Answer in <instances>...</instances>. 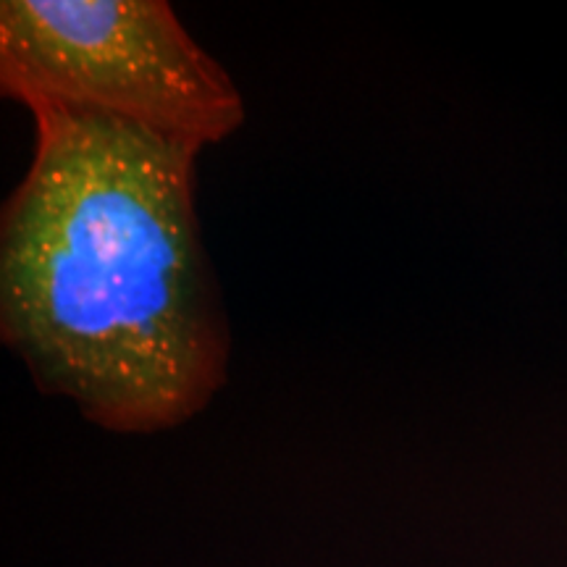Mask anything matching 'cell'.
<instances>
[{
  "instance_id": "1",
  "label": "cell",
  "mask_w": 567,
  "mask_h": 567,
  "mask_svg": "<svg viewBox=\"0 0 567 567\" xmlns=\"http://www.w3.org/2000/svg\"><path fill=\"white\" fill-rule=\"evenodd\" d=\"M27 111L34 153L0 216V339L90 423L176 429L229 365L195 213L203 145L92 111Z\"/></svg>"
},
{
  "instance_id": "2",
  "label": "cell",
  "mask_w": 567,
  "mask_h": 567,
  "mask_svg": "<svg viewBox=\"0 0 567 567\" xmlns=\"http://www.w3.org/2000/svg\"><path fill=\"white\" fill-rule=\"evenodd\" d=\"M0 90L203 147L245 124L243 92L166 0H3Z\"/></svg>"
}]
</instances>
